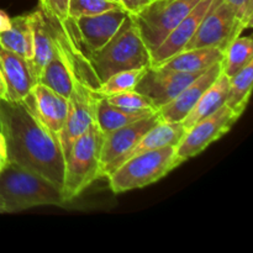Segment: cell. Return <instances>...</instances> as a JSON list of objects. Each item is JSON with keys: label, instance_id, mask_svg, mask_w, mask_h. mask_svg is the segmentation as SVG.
Segmentation results:
<instances>
[{"label": "cell", "instance_id": "6da1fadb", "mask_svg": "<svg viewBox=\"0 0 253 253\" xmlns=\"http://www.w3.org/2000/svg\"><path fill=\"white\" fill-rule=\"evenodd\" d=\"M7 161L27 168L63 190L64 152L59 136L37 118L26 99L0 100Z\"/></svg>", "mask_w": 253, "mask_h": 253}, {"label": "cell", "instance_id": "7a4b0ae2", "mask_svg": "<svg viewBox=\"0 0 253 253\" xmlns=\"http://www.w3.org/2000/svg\"><path fill=\"white\" fill-rule=\"evenodd\" d=\"M0 198L5 214L36 207H62L68 203L61 188L39 173L12 162H7L0 172Z\"/></svg>", "mask_w": 253, "mask_h": 253}, {"label": "cell", "instance_id": "3957f363", "mask_svg": "<svg viewBox=\"0 0 253 253\" xmlns=\"http://www.w3.org/2000/svg\"><path fill=\"white\" fill-rule=\"evenodd\" d=\"M85 57L98 84L118 72L151 66L150 51L130 15L110 41Z\"/></svg>", "mask_w": 253, "mask_h": 253}, {"label": "cell", "instance_id": "277c9868", "mask_svg": "<svg viewBox=\"0 0 253 253\" xmlns=\"http://www.w3.org/2000/svg\"><path fill=\"white\" fill-rule=\"evenodd\" d=\"M104 133L94 121L72 143L64 157L63 194L72 202L101 178L100 155Z\"/></svg>", "mask_w": 253, "mask_h": 253}, {"label": "cell", "instance_id": "5b68a950", "mask_svg": "<svg viewBox=\"0 0 253 253\" xmlns=\"http://www.w3.org/2000/svg\"><path fill=\"white\" fill-rule=\"evenodd\" d=\"M182 163L184 162L178 156L177 146H168L132 156L106 178L110 189L119 194L148 187Z\"/></svg>", "mask_w": 253, "mask_h": 253}, {"label": "cell", "instance_id": "8992f818", "mask_svg": "<svg viewBox=\"0 0 253 253\" xmlns=\"http://www.w3.org/2000/svg\"><path fill=\"white\" fill-rule=\"evenodd\" d=\"M200 0H151L136 14L130 15L141 39L150 51H155L174 27Z\"/></svg>", "mask_w": 253, "mask_h": 253}, {"label": "cell", "instance_id": "52a82bcc", "mask_svg": "<svg viewBox=\"0 0 253 253\" xmlns=\"http://www.w3.org/2000/svg\"><path fill=\"white\" fill-rule=\"evenodd\" d=\"M246 29L225 0H212L194 36L184 49L212 47L224 52Z\"/></svg>", "mask_w": 253, "mask_h": 253}, {"label": "cell", "instance_id": "ba28073f", "mask_svg": "<svg viewBox=\"0 0 253 253\" xmlns=\"http://www.w3.org/2000/svg\"><path fill=\"white\" fill-rule=\"evenodd\" d=\"M160 121H162V119L156 111L141 120L104 133L100 155L101 178L110 175L125 161L126 156L132 151L145 133Z\"/></svg>", "mask_w": 253, "mask_h": 253}, {"label": "cell", "instance_id": "9c48e42d", "mask_svg": "<svg viewBox=\"0 0 253 253\" xmlns=\"http://www.w3.org/2000/svg\"><path fill=\"white\" fill-rule=\"evenodd\" d=\"M99 96L95 86L74 76L73 89L68 98V115L59 135L64 157L72 143L95 121V106Z\"/></svg>", "mask_w": 253, "mask_h": 253}, {"label": "cell", "instance_id": "30bf717a", "mask_svg": "<svg viewBox=\"0 0 253 253\" xmlns=\"http://www.w3.org/2000/svg\"><path fill=\"white\" fill-rule=\"evenodd\" d=\"M240 119L226 105H222L208 118L198 121L185 131L184 136L177 146V153L183 162L200 155L211 143L221 138L231 130Z\"/></svg>", "mask_w": 253, "mask_h": 253}, {"label": "cell", "instance_id": "8fae6325", "mask_svg": "<svg viewBox=\"0 0 253 253\" xmlns=\"http://www.w3.org/2000/svg\"><path fill=\"white\" fill-rule=\"evenodd\" d=\"M202 73H183L150 66L146 68L135 90L145 95L156 110H160Z\"/></svg>", "mask_w": 253, "mask_h": 253}, {"label": "cell", "instance_id": "7c38bea8", "mask_svg": "<svg viewBox=\"0 0 253 253\" xmlns=\"http://www.w3.org/2000/svg\"><path fill=\"white\" fill-rule=\"evenodd\" d=\"M128 16L124 9H114L101 14L72 19L77 39L84 54L101 48L118 32Z\"/></svg>", "mask_w": 253, "mask_h": 253}, {"label": "cell", "instance_id": "4fadbf2b", "mask_svg": "<svg viewBox=\"0 0 253 253\" xmlns=\"http://www.w3.org/2000/svg\"><path fill=\"white\" fill-rule=\"evenodd\" d=\"M211 2L212 0H200L194 9L190 10L189 14L174 27L173 31H170L165 41L155 51L151 52V67L160 66L175 53L184 49L190 39L194 36L198 26L207 14Z\"/></svg>", "mask_w": 253, "mask_h": 253}, {"label": "cell", "instance_id": "5bb4252c", "mask_svg": "<svg viewBox=\"0 0 253 253\" xmlns=\"http://www.w3.org/2000/svg\"><path fill=\"white\" fill-rule=\"evenodd\" d=\"M221 73V62H219V63H215L214 66L208 68L204 73L200 74L189 85L185 86L170 103H168L167 105L162 106L160 110H157L162 121L182 123L185 116L189 114V111L198 103L200 96L219 78Z\"/></svg>", "mask_w": 253, "mask_h": 253}, {"label": "cell", "instance_id": "9a60e30c", "mask_svg": "<svg viewBox=\"0 0 253 253\" xmlns=\"http://www.w3.org/2000/svg\"><path fill=\"white\" fill-rule=\"evenodd\" d=\"M25 99L42 124L53 133L61 135L68 115V99L41 83L35 84Z\"/></svg>", "mask_w": 253, "mask_h": 253}, {"label": "cell", "instance_id": "2e32d148", "mask_svg": "<svg viewBox=\"0 0 253 253\" xmlns=\"http://www.w3.org/2000/svg\"><path fill=\"white\" fill-rule=\"evenodd\" d=\"M0 69L6 85L5 100H24L36 84L29 61L0 44Z\"/></svg>", "mask_w": 253, "mask_h": 253}, {"label": "cell", "instance_id": "e0dca14e", "mask_svg": "<svg viewBox=\"0 0 253 253\" xmlns=\"http://www.w3.org/2000/svg\"><path fill=\"white\" fill-rule=\"evenodd\" d=\"M29 16L32 26V35H34V53L32 58L29 61V64L32 76L37 83L42 69L53 56V29L49 20L44 16L40 7L35 11L29 12Z\"/></svg>", "mask_w": 253, "mask_h": 253}, {"label": "cell", "instance_id": "ac0fdd59", "mask_svg": "<svg viewBox=\"0 0 253 253\" xmlns=\"http://www.w3.org/2000/svg\"><path fill=\"white\" fill-rule=\"evenodd\" d=\"M222 59V52L212 47L183 49L168 58L160 67L162 69L183 73H202Z\"/></svg>", "mask_w": 253, "mask_h": 253}, {"label": "cell", "instance_id": "d6986e66", "mask_svg": "<svg viewBox=\"0 0 253 253\" xmlns=\"http://www.w3.org/2000/svg\"><path fill=\"white\" fill-rule=\"evenodd\" d=\"M227 94H229V78L224 73H221L219 78L204 91L194 108L182 121V125L184 126L185 130L225 105Z\"/></svg>", "mask_w": 253, "mask_h": 253}, {"label": "cell", "instance_id": "ffe728a7", "mask_svg": "<svg viewBox=\"0 0 253 253\" xmlns=\"http://www.w3.org/2000/svg\"><path fill=\"white\" fill-rule=\"evenodd\" d=\"M185 131L187 130L182 125V123L160 121L157 125L151 127L145 133V136L138 141V143L132 148V151L126 156L125 161L132 156L140 155V153L147 152V151L158 150V148L168 147V146H178V143L184 136Z\"/></svg>", "mask_w": 253, "mask_h": 253}, {"label": "cell", "instance_id": "44dd1931", "mask_svg": "<svg viewBox=\"0 0 253 253\" xmlns=\"http://www.w3.org/2000/svg\"><path fill=\"white\" fill-rule=\"evenodd\" d=\"M0 44L27 61L32 58L34 35L29 14L12 17L11 27L0 34Z\"/></svg>", "mask_w": 253, "mask_h": 253}, {"label": "cell", "instance_id": "7402d4cb", "mask_svg": "<svg viewBox=\"0 0 253 253\" xmlns=\"http://www.w3.org/2000/svg\"><path fill=\"white\" fill-rule=\"evenodd\" d=\"M156 113L155 110L150 111H126L120 108L111 105L106 101L104 96H99L95 106V124L103 133L120 128L123 126L132 124L141 120L151 114Z\"/></svg>", "mask_w": 253, "mask_h": 253}, {"label": "cell", "instance_id": "603a6c76", "mask_svg": "<svg viewBox=\"0 0 253 253\" xmlns=\"http://www.w3.org/2000/svg\"><path fill=\"white\" fill-rule=\"evenodd\" d=\"M253 62V41L251 36H241L230 43L222 52L221 69L222 73L231 78L239 73L249 63Z\"/></svg>", "mask_w": 253, "mask_h": 253}, {"label": "cell", "instance_id": "cb8c5ba5", "mask_svg": "<svg viewBox=\"0 0 253 253\" xmlns=\"http://www.w3.org/2000/svg\"><path fill=\"white\" fill-rule=\"evenodd\" d=\"M253 83V62L244 69L229 78V94L225 105L231 109L236 115L241 116L246 110Z\"/></svg>", "mask_w": 253, "mask_h": 253}, {"label": "cell", "instance_id": "d4e9b609", "mask_svg": "<svg viewBox=\"0 0 253 253\" xmlns=\"http://www.w3.org/2000/svg\"><path fill=\"white\" fill-rule=\"evenodd\" d=\"M146 68L127 69V71L118 72L109 77L103 83L98 84L95 91L101 96L111 95V94L123 93V91L135 90L136 85L138 84L140 79L142 78Z\"/></svg>", "mask_w": 253, "mask_h": 253}, {"label": "cell", "instance_id": "484cf974", "mask_svg": "<svg viewBox=\"0 0 253 253\" xmlns=\"http://www.w3.org/2000/svg\"><path fill=\"white\" fill-rule=\"evenodd\" d=\"M114 9H123V6L111 0H69L68 15L71 19H78Z\"/></svg>", "mask_w": 253, "mask_h": 253}, {"label": "cell", "instance_id": "4316f807", "mask_svg": "<svg viewBox=\"0 0 253 253\" xmlns=\"http://www.w3.org/2000/svg\"><path fill=\"white\" fill-rule=\"evenodd\" d=\"M104 98L106 99L109 104L126 111H157L145 95H142V94L136 90L111 94V95H106Z\"/></svg>", "mask_w": 253, "mask_h": 253}, {"label": "cell", "instance_id": "83f0119b", "mask_svg": "<svg viewBox=\"0 0 253 253\" xmlns=\"http://www.w3.org/2000/svg\"><path fill=\"white\" fill-rule=\"evenodd\" d=\"M40 9L44 16L59 25H66L69 20V0H39Z\"/></svg>", "mask_w": 253, "mask_h": 253}, {"label": "cell", "instance_id": "f1b7e54d", "mask_svg": "<svg viewBox=\"0 0 253 253\" xmlns=\"http://www.w3.org/2000/svg\"><path fill=\"white\" fill-rule=\"evenodd\" d=\"M247 29L253 24V0H225Z\"/></svg>", "mask_w": 253, "mask_h": 253}, {"label": "cell", "instance_id": "f546056e", "mask_svg": "<svg viewBox=\"0 0 253 253\" xmlns=\"http://www.w3.org/2000/svg\"><path fill=\"white\" fill-rule=\"evenodd\" d=\"M151 0H119L123 9L128 12V15L136 14L140 11L145 5H147Z\"/></svg>", "mask_w": 253, "mask_h": 253}, {"label": "cell", "instance_id": "4dcf8cb0", "mask_svg": "<svg viewBox=\"0 0 253 253\" xmlns=\"http://www.w3.org/2000/svg\"><path fill=\"white\" fill-rule=\"evenodd\" d=\"M7 150H6V141H5L4 133L0 131V172L7 165Z\"/></svg>", "mask_w": 253, "mask_h": 253}, {"label": "cell", "instance_id": "1f68e13d", "mask_svg": "<svg viewBox=\"0 0 253 253\" xmlns=\"http://www.w3.org/2000/svg\"><path fill=\"white\" fill-rule=\"evenodd\" d=\"M10 27H11V17L4 10H0V34L9 30Z\"/></svg>", "mask_w": 253, "mask_h": 253}, {"label": "cell", "instance_id": "d6a6232c", "mask_svg": "<svg viewBox=\"0 0 253 253\" xmlns=\"http://www.w3.org/2000/svg\"><path fill=\"white\" fill-rule=\"evenodd\" d=\"M5 99H6V85H5L4 77L0 69V100H5Z\"/></svg>", "mask_w": 253, "mask_h": 253}, {"label": "cell", "instance_id": "836d02e7", "mask_svg": "<svg viewBox=\"0 0 253 253\" xmlns=\"http://www.w3.org/2000/svg\"><path fill=\"white\" fill-rule=\"evenodd\" d=\"M0 214H5V207H4V203H2L1 198H0Z\"/></svg>", "mask_w": 253, "mask_h": 253}, {"label": "cell", "instance_id": "e575fe53", "mask_svg": "<svg viewBox=\"0 0 253 253\" xmlns=\"http://www.w3.org/2000/svg\"><path fill=\"white\" fill-rule=\"evenodd\" d=\"M2 130V120H1V111H0V131Z\"/></svg>", "mask_w": 253, "mask_h": 253}, {"label": "cell", "instance_id": "d590c367", "mask_svg": "<svg viewBox=\"0 0 253 253\" xmlns=\"http://www.w3.org/2000/svg\"><path fill=\"white\" fill-rule=\"evenodd\" d=\"M111 1H116V2H119V0H111ZM119 4H120V2H119ZM121 5V4H120Z\"/></svg>", "mask_w": 253, "mask_h": 253}]
</instances>
